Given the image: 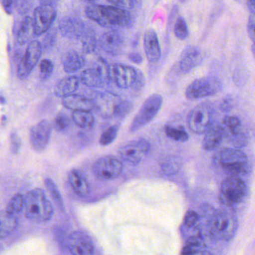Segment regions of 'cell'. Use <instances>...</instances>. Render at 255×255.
<instances>
[{"label": "cell", "mask_w": 255, "mask_h": 255, "mask_svg": "<svg viewBox=\"0 0 255 255\" xmlns=\"http://www.w3.org/2000/svg\"><path fill=\"white\" fill-rule=\"evenodd\" d=\"M86 14L89 19L107 29H128L133 24V17L129 11L113 5L91 4L86 7Z\"/></svg>", "instance_id": "obj_1"}, {"label": "cell", "mask_w": 255, "mask_h": 255, "mask_svg": "<svg viewBox=\"0 0 255 255\" xmlns=\"http://www.w3.org/2000/svg\"><path fill=\"white\" fill-rule=\"evenodd\" d=\"M23 210L28 220L37 224L48 222L54 213L53 205L40 188L32 189L25 195Z\"/></svg>", "instance_id": "obj_2"}, {"label": "cell", "mask_w": 255, "mask_h": 255, "mask_svg": "<svg viewBox=\"0 0 255 255\" xmlns=\"http://www.w3.org/2000/svg\"><path fill=\"white\" fill-rule=\"evenodd\" d=\"M238 226V220L233 213L228 211L216 212L209 220V234L217 241H229L237 234Z\"/></svg>", "instance_id": "obj_3"}, {"label": "cell", "mask_w": 255, "mask_h": 255, "mask_svg": "<svg viewBox=\"0 0 255 255\" xmlns=\"http://www.w3.org/2000/svg\"><path fill=\"white\" fill-rule=\"evenodd\" d=\"M219 162L225 172L231 176L244 175L249 171V161L244 152L237 148H225L219 156Z\"/></svg>", "instance_id": "obj_4"}, {"label": "cell", "mask_w": 255, "mask_h": 255, "mask_svg": "<svg viewBox=\"0 0 255 255\" xmlns=\"http://www.w3.org/2000/svg\"><path fill=\"white\" fill-rule=\"evenodd\" d=\"M80 80L89 87H105L111 80L110 67L104 59L98 58L92 66L82 72Z\"/></svg>", "instance_id": "obj_5"}, {"label": "cell", "mask_w": 255, "mask_h": 255, "mask_svg": "<svg viewBox=\"0 0 255 255\" xmlns=\"http://www.w3.org/2000/svg\"><path fill=\"white\" fill-rule=\"evenodd\" d=\"M163 99L161 95L154 94L150 95L140 108L139 111L132 120L129 131L135 132L148 125L159 113L162 107Z\"/></svg>", "instance_id": "obj_6"}, {"label": "cell", "mask_w": 255, "mask_h": 255, "mask_svg": "<svg viewBox=\"0 0 255 255\" xmlns=\"http://www.w3.org/2000/svg\"><path fill=\"white\" fill-rule=\"evenodd\" d=\"M222 89V83L214 77H204L194 80L186 88V98L190 101L213 96Z\"/></svg>", "instance_id": "obj_7"}, {"label": "cell", "mask_w": 255, "mask_h": 255, "mask_svg": "<svg viewBox=\"0 0 255 255\" xmlns=\"http://www.w3.org/2000/svg\"><path fill=\"white\" fill-rule=\"evenodd\" d=\"M213 108L209 103H202L194 107L188 115V128L193 133L203 134L213 122Z\"/></svg>", "instance_id": "obj_8"}, {"label": "cell", "mask_w": 255, "mask_h": 255, "mask_svg": "<svg viewBox=\"0 0 255 255\" xmlns=\"http://www.w3.org/2000/svg\"><path fill=\"white\" fill-rule=\"evenodd\" d=\"M247 192V186L238 176H228L221 184L222 201L229 205L239 204L243 201Z\"/></svg>", "instance_id": "obj_9"}, {"label": "cell", "mask_w": 255, "mask_h": 255, "mask_svg": "<svg viewBox=\"0 0 255 255\" xmlns=\"http://www.w3.org/2000/svg\"><path fill=\"white\" fill-rule=\"evenodd\" d=\"M123 168V163L119 158L105 156L95 161L92 166V173L99 180L108 181L117 178Z\"/></svg>", "instance_id": "obj_10"}, {"label": "cell", "mask_w": 255, "mask_h": 255, "mask_svg": "<svg viewBox=\"0 0 255 255\" xmlns=\"http://www.w3.org/2000/svg\"><path fill=\"white\" fill-rule=\"evenodd\" d=\"M150 142L145 138H139L121 147L119 154L125 162L137 165L144 160L150 153Z\"/></svg>", "instance_id": "obj_11"}, {"label": "cell", "mask_w": 255, "mask_h": 255, "mask_svg": "<svg viewBox=\"0 0 255 255\" xmlns=\"http://www.w3.org/2000/svg\"><path fill=\"white\" fill-rule=\"evenodd\" d=\"M111 79L122 89L133 87L138 78V70L125 64H116L110 68Z\"/></svg>", "instance_id": "obj_12"}, {"label": "cell", "mask_w": 255, "mask_h": 255, "mask_svg": "<svg viewBox=\"0 0 255 255\" xmlns=\"http://www.w3.org/2000/svg\"><path fill=\"white\" fill-rule=\"evenodd\" d=\"M41 52L42 48L38 41H33L29 44L17 68L19 78L23 80L30 74L41 58Z\"/></svg>", "instance_id": "obj_13"}, {"label": "cell", "mask_w": 255, "mask_h": 255, "mask_svg": "<svg viewBox=\"0 0 255 255\" xmlns=\"http://www.w3.org/2000/svg\"><path fill=\"white\" fill-rule=\"evenodd\" d=\"M52 133L50 122L42 120L32 127L29 132V141L36 152H42L47 148Z\"/></svg>", "instance_id": "obj_14"}, {"label": "cell", "mask_w": 255, "mask_h": 255, "mask_svg": "<svg viewBox=\"0 0 255 255\" xmlns=\"http://www.w3.org/2000/svg\"><path fill=\"white\" fill-rule=\"evenodd\" d=\"M67 249L74 255H91L95 254V246L90 237L82 232L74 231L67 238Z\"/></svg>", "instance_id": "obj_15"}, {"label": "cell", "mask_w": 255, "mask_h": 255, "mask_svg": "<svg viewBox=\"0 0 255 255\" xmlns=\"http://www.w3.org/2000/svg\"><path fill=\"white\" fill-rule=\"evenodd\" d=\"M56 10L53 5H41L34 12L33 27L35 35H41L51 27L56 18Z\"/></svg>", "instance_id": "obj_16"}, {"label": "cell", "mask_w": 255, "mask_h": 255, "mask_svg": "<svg viewBox=\"0 0 255 255\" xmlns=\"http://www.w3.org/2000/svg\"><path fill=\"white\" fill-rule=\"evenodd\" d=\"M59 29L65 38H85L92 34L87 30L86 25L79 19L71 17H65L59 21Z\"/></svg>", "instance_id": "obj_17"}, {"label": "cell", "mask_w": 255, "mask_h": 255, "mask_svg": "<svg viewBox=\"0 0 255 255\" xmlns=\"http://www.w3.org/2000/svg\"><path fill=\"white\" fill-rule=\"evenodd\" d=\"M100 47L111 56H119L125 46V39L117 30L104 32L99 39Z\"/></svg>", "instance_id": "obj_18"}, {"label": "cell", "mask_w": 255, "mask_h": 255, "mask_svg": "<svg viewBox=\"0 0 255 255\" xmlns=\"http://www.w3.org/2000/svg\"><path fill=\"white\" fill-rule=\"evenodd\" d=\"M143 46L146 58L150 63L159 62L162 56V50L156 31L148 29L145 31L143 39Z\"/></svg>", "instance_id": "obj_19"}, {"label": "cell", "mask_w": 255, "mask_h": 255, "mask_svg": "<svg viewBox=\"0 0 255 255\" xmlns=\"http://www.w3.org/2000/svg\"><path fill=\"white\" fill-rule=\"evenodd\" d=\"M202 61V54L198 47L189 46L184 49L178 60L179 71L182 74H187L196 68Z\"/></svg>", "instance_id": "obj_20"}, {"label": "cell", "mask_w": 255, "mask_h": 255, "mask_svg": "<svg viewBox=\"0 0 255 255\" xmlns=\"http://www.w3.org/2000/svg\"><path fill=\"white\" fill-rule=\"evenodd\" d=\"M121 99L117 95L110 93H104L99 95L94 103V109L104 118L114 117L116 106Z\"/></svg>", "instance_id": "obj_21"}, {"label": "cell", "mask_w": 255, "mask_h": 255, "mask_svg": "<svg viewBox=\"0 0 255 255\" xmlns=\"http://www.w3.org/2000/svg\"><path fill=\"white\" fill-rule=\"evenodd\" d=\"M203 139V147L204 150L212 151L216 150L222 144L225 136L222 125L217 122H212L205 132Z\"/></svg>", "instance_id": "obj_22"}, {"label": "cell", "mask_w": 255, "mask_h": 255, "mask_svg": "<svg viewBox=\"0 0 255 255\" xmlns=\"http://www.w3.org/2000/svg\"><path fill=\"white\" fill-rule=\"evenodd\" d=\"M62 104L65 108L72 111H92L94 110V103L92 100L74 94L62 98Z\"/></svg>", "instance_id": "obj_23"}, {"label": "cell", "mask_w": 255, "mask_h": 255, "mask_svg": "<svg viewBox=\"0 0 255 255\" xmlns=\"http://www.w3.org/2000/svg\"><path fill=\"white\" fill-rule=\"evenodd\" d=\"M68 179L70 186L78 196L83 198L89 195L90 192L89 182L80 171L77 169L71 170L68 173Z\"/></svg>", "instance_id": "obj_24"}, {"label": "cell", "mask_w": 255, "mask_h": 255, "mask_svg": "<svg viewBox=\"0 0 255 255\" xmlns=\"http://www.w3.org/2000/svg\"><path fill=\"white\" fill-rule=\"evenodd\" d=\"M64 70L68 74L77 72L84 67L85 58L76 50H69L62 59Z\"/></svg>", "instance_id": "obj_25"}, {"label": "cell", "mask_w": 255, "mask_h": 255, "mask_svg": "<svg viewBox=\"0 0 255 255\" xmlns=\"http://www.w3.org/2000/svg\"><path fill=\"white\" fill-rule=\"evenodd\" d=\"M80 80L77 77H68L62 79L55 86L54 93L59 98H65L72 95L78 89Z\"/></svg>", "instance_id": "obj_26"}, {"label": "cell", "mask_w": 255, "mask_h": 255, "mask_svg": "<svg viewBox=\"0 0 255 255\" xmlns=\"http://www.w3.org/2000/svg\"><path fill=\"white\" fill-rule=\"evenodd\" d=\"M17 227V217L5 210L0 211V238L9 236Z\"/></svg>", "instance_id": "obj_27"}, {"label": "cell", "mask_w": 255, "mask_h": 255, "mask_svg": "<svg viewBox=\"0 0 255 255\" xmlns=\"http://www.w3.org/2000/svg\"><path fill=\"white\" fill-rule=\"evenodd\" d=\"M33 35H35L33 20L30 17H24L20 23L18 30H17V43L20 45H24L30 41Z\"/></svg>", "instance_id": "obj_28"}, {"label": "cell", "mask_w": 255, "mask_h": 255, "mask_svg": "<svg viewBox=\"0 0 255 255\" xmlns=\"http://www.w3.org/2000/svg\"><path fill=\"white\" fill-rule=\"evenodd\" d=\"M222 128L225 136L238 137L241 135V122L237 116H227L222 121Z\"/></svg>", "instance_id": "obj_29"}, {"label": "cell", "mask_w": 255, "mask_h": 255, "mask_svg": "<svg viewBox=\"0 0 255 255\" xmlns=\"http://www.w3.org/2000/svg\"><path fill=\"white\" fill-rule=\"evenodd\" d=\"M73 122L82 129H89L95 123V118L91 111H73Z\"/></svg>", "instance_id": "obj_30"}, {"label": "cell", "mask_w": 255, "mask_h": 255, "mask_svg": "<svg viewBox=\"0 0 255 255\" xmlns=\"http://www.w3.org/2000/svg\"><path fill=\"white\" fill-rule=\"evenodd\" d=\"M46 188H47L48 192H50L51 198H53L54 202L56 203V206L60 211L65 210V204H64V200L62 198V195L59 192V189L56 186V183L53 182L52 179L47 178L44 180Z\"/></svg>", "instance_id": "obj_31"}, {"label": "cell", "mask_w": 255, "mask_h": 255, "mask_svg": "<svg viewBox=\"0 0 255 255\" xmlns=\"http://www.w3.org/2000/svg\"><path fill=\"white\" fill-rule=\"evenodd\" d=\"M167 136L175 141H186L189 139V134L182 127L165 126L164 128Z\"/></svg>", "instance_id": "obj_32"}, {"label": "cell", "mask_w": 255, "mask_h": 255, "mask_svg": "<svg viewBox=\"0 0 255 255\" xmlns=\"http://www.w3.org/2000/svg\"><path fill=\"white\" fill-rule=\"evenodd\" d=\"M204 240L186 242V246L182 249V255H197L204 254L206 250Z\"/></svg>", "instance_id": "obj_33"}, {"label": "cell", "mask_w": 255, "mask_h": 255, "mask_svg": "<svg viewBox=\"0 0 255 255\" xmlns=\"http://www.w3.org/2000/svg\"><path fill=\"white\" fill-rule=\"evenodd\" d=\"M24 205V196L22 194H16L8 202L5 211L12 216H15L23 210Z\"/></svg>", "instance_id": "obj_34"}, {"label": "cell", "mask_w": 255, "mask_h": 255, "mask_svg": "<svg viewBox=\"0 0 255 255\" xmlns=\"http://www.w3.org/2000/svg\"><path fill=\"white\" fill-rule=\"evenodd\" d=\"M174 32L177 38L180 41H183L189 37V28L184 18L180 17L177 19L174 24Z\"/></svg>", "instance_id": "obj_35"}, {"label": "cell", "mask_w": 255, "mask_h": 255, "mask_svg": "<svg viewBox=\"0 0 255 255\" xmlns=\"http://www.w3.org/2000/svg\"><path fill=\"white\" fill-rule=\"evenodd\" d=\"M180 168V162L177 157H171L166 159L162 165V171L165 175H173L178 172Z\"/></svg>", "instance_id": "obj_36"}, {"label": "cell", "mask_w": 255, "mask_h": 255, "mask_svg": "<svg viewBox=\"0 0 255 255\" xmlns=\"http://www.w3.org/2000/svg\"><path fill=\"white\" fill-rule=\"evenodd\" d=\"M119 133V127L111 126L107 128L100 138V144L102 146H107L114 142Z\"/></svg>", "instance_id": "obj_37"}, {"label": "cell", "mask_w": 255, "mask_h": 255, "mask_svg": "<svg viewBox=\"0 0 255 255\" xmlns=\"http://www.w3.org/2000/svg\"><path fill=\"white\" fill-rule=\"evenodd\" d=\"M132 109H133V105H132V103L128 101H122L121 100L120 102L116 106L114 117L124 119L131 113Z\"/></svg>", "instance_id": "obj_38"}, {"label": "cell", "mask_w": 255, "mask_h": 255, "mask_svg": "<svg viewBox=\"0 0 255 255\" xmlns=\"http://www.w3.org/2000/svg\"><path fill=\"white\" fill-rule=\"evenodd\" d=\"M53 64L49 59H44L41 61L39 66V76L41 80L44 81L50 78L53 74Z\"/></svg>", "instance_id": "obj_39"}, {"label": "cell", "mask_w": 255, "mask_h": 255, "mask_svg": "<svg viewBox=\"0 0 255 255\" xmlns=\"http://www.w3.org/2000/svg\"><path fill=\"white\" fill-rule=\"evenodd\" d=\"M69 125V119H68V116H65V114L60 113L55 118L54 128L56 130L59 131V132H62V131L68 129Z\"/></svg>", "instance_id": "obj_40"}, {"label": "cell", "mask_w": 255, "mask_h": 255, "mask_svg": "<svg viewBox=\"0 0 255 255\" xmlns=\"http://www.w3.org/2000/svg\"><path fill=\"white\" fill-rule=\"evenodd\" d=\"M113 6L129 11L135 6V0H107Z\"/></svg>", "instance_id": "obj_41"}, {"label": "cell", "mask_w": 255, "mask_h": 255, "mask_svg": "<svg viewBox=\"0 0 255 255\" xmlns=\"http://www.w3.org/2000/svg\"><path fill=\"white\" fill-rule=\"evenodd\" d=\"M199 221V216L196 212L193 210H189L186 213L183 221V226L192 227L198 225V222Z\"/></svg>", "instance_id": "obj_42"}, {"label": "cell", "mask_w": 255, "mask_h": 255, "mask_svg": "<svg viewBox=\"0 0 255 255\" xmlns=\"http://www.w3.org/2000/svg\"><path fill=\"white\" fill-rule=\"evenodd\" d=\"M20 146H21V141L20 137L15 132H13L10 137V149L11 153L17 154L20 150Z\"/></svg>", "instance_id": "obj_43"}, {"label": "cell", "mask_w": 255, "mask_h": 255, "mask_svg": "<svg viewBox=\"0 0 255 255\" xmlns=\"http://www.w3.org/2000/svg\"><path fill=\"white\" fill-rule=\"evenodd\" d=\"M255 14H251L248 20V35L252 43H255Z\"/></svg>", "instance_id": "obj_44"}, {"label": "cell", "mask_w": 255, "mask_h": 255, "mask_svg": "<svg viewBox=\"0 0 255 255\" xmlns=\"http://www.w3.org/2000/svg\"><path fill=\"white\" fill-rule=\"evenodd\" d=\"M128 58L131 62L135 64V65H141L143 62V60H144L142 55L141 53H138V52L129 53L128 54Z\"/></svg>", "instance_id": "obj_45"}, {"label": "cell", "mask_w": 255, "mask_h": 255, "mask_svg": "<svg viewBox=\"0 0 255 255\" xmlns=\"http://www.w3.org/2000/svg\"><path fill=\"white\" fill-rule=\"evenodd\" d=\"M0 3L7 14H10L12 12L13 0H0Z\"/></svg>", "instance_id": "obj_46"}, {"label": "cell", "mask_w": 255, "mask_h": 255, "mask_svg": "<svg viewBox=\"0 0 255 255\" xmlns=\"http://www.w3.org/2000/svg\"><path fill=\"white\" fill-rule=\"evenodd\" d=\"M233 107V99L231 97H227L221 104V109L225 112L229 111Z\"/></svg>", "instance_id": "obj_47"}, {"label": "cell", "mask_w": 255, "mask_h": 255, "mask_svg": "<svg viewBox=\"0 0 255 255\" xmlns=\"http://www.w3.org/2000/svg\"><path fill=\"white\" fill-rule=\"evenodd\" d=\"M246 3L251 14H255V0H246Z\"/></svg>", "instance_id": "obj_48"}, {"label": "cell", "mask_w": 255, "mask_h": 255, "mask_svg": "<svg viewBox=\"0 0 255 255\" xmlns=\"http://www.w3.org/2000/svg\"><path fill=\"white\" fill-rule=\"evenodd\" d=\"M39 1L41 5H49L53 6L59 2V0H39Z\"/></svg>", "instance_id": "obj_49"}, {"label": "cell", "mask_w": 255, "mask_h": 255, "mask_svg": "<svg viewBox=\"0 0 255 255\" xmlns=\"http://www.w3.org/2000/svg\"><path fill=\"white\" fill-rule=\"evenodd\" d=\"M180 1L182 3H184V2H187L188 0H180Z\"/></svg>", "instance_id": "obj_50"}, {"label": "cell", "mask_w": 255, "mask_h": 255, "mask_svg": "<svg viewBox=\"0 0 255 255\" xmlns=\"http://www.w3.org/2000/svg\"><path fill=\"white\" fill-rule=\"evenodd\" d=\"M86 1H89V2H95V1H98V0H86Z\"/></svg>", "instance_id": "obj_51"}]
</instances>
